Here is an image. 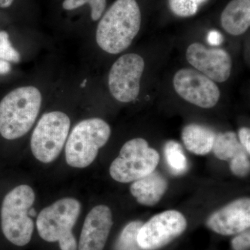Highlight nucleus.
Masks as SVG:
<instances>
[{"label": "nucleus", "instance_id": "nucleus-1", "mask_svg": "<svg viewBox=\"0 0 250 250\" xmlns=\"http://www.w3.org/2000/svg\"><path fill=\"white\" fill-rule=\"evenodd\" d=\"M141 13L136 0H116L100 20L96 30L97 43L108 54L127 49L139 32Z\"/></svg>", "mask_w": 250, "mask_h": 250}, {"label": "nucleus", "instance_id": "nucleus-2", "mask_svg": "<svg viewBox=\"0 0 250 250\" xmlns=\"http://www.w3.org/2000/svg\"><path fill=\"white\" fill-rule=\"evenodd\" d=\"M42 95L34 86H23L10 92L0 102V134L7 140L27 134L39 116Z\"/></svg>", "mask_w": 250, "mask_h": 250}, {"label": "nucleus", "instance_id": "nucleus-3", "mask_svg": "<svg viewBox=\"0 0 250 250\" xmlns=\"http://www.w3.org/2000/svg\"><path fill=\"white\" fill-rule=\"evenodd\" d=\"M81 209L80 201L73 197H64L44 208L36 222L41 239L47 243H58L60 250H78L73 229Z\"/></svg>", "mask_w": 250, "mask_h": 250}, {"label": "nucleus", "instance_id": "nucleus-4", "mask_svg": "<svg viewBox=\"0 0 250 250\" xmlns=\"http://www.w3.org/2000/svg\"><path fill=\"white\" fill-rule=\"evenodd\" d=\"M35 200V192L27 184L14 188L3 200L0 213L1 231L14 246H26L31 241L34 223L29 211Z\"/></svg>", "mask_w": 250, "mask_h": 250}, {"label": "nucleus", "instance_id": "nucleus-5", "mask_svg": "<svg viewBox=\"0 0 250 250\" xmlns=\"http://www.w3.org/2000/svg\"><path fill=\"white\" fill-rule=\"evenodd\" d=\"M111 134L109 125L101 118H88L77 123L65 143L67 165L75 168H85L93 164Z\"/></svg>", "mask_w": 250, "mask_h": 250}, {"label": "nucleus", "instance_id": "nucleus-6", "mask_svg": "<svg viewBox=\"0 0 250 250\" xmlns=\"http://www.w3.org/2000/svg\"><path fill=\"white\" fill-rule=\"evenodd\" d=\"M160 161L156 149L142 138L125 143L119 155L110 166L111 178L120 183L134 182L155 171Z\"/></svg>", "mask_w": 250, "mask_h": 250}, {"label": "nucleus", "instance_id": "nucleus-7", "mask_svg": "<svg viewBox=\"0 0 250 250\" xmlns=\"http://www.w3.org/2000/svg\"><path fill=\"white\" fill-rule=\"evenodd\" d=\"M70 125V118L63 112L42 115L31 136V149L34 157L43 164L55 161L66 143Z\"/></svg>", "mask_w": 250, "mask_h": 250}, {"label": "nucleus", "instance_id": "nucleus-8", "mask_svg": "<svg viewBox=\"0 0 250 250\" xmlns=\"http://www.w3.org/2000/svg\"><path fill=\"white\" fill-rule=\"evenodd\" d=\"M187 218L181 212L168 210L143 223L137 235L142 250H159L177 239L187 230Z\"/></svg>", "mask_w": 250, "mask_h": 250}, {"label": "nucleus", "instance_id": "nucleus-9", "mask_svg": "<svg viewBox=\"0 0 250 250\" xmlns=\"http://www.w3.org/2000/svg\"><path fill=\"white\" fill-rule=\"evenodd\" d=\"M144 60L136 54L122 56L112 65L108 75L110 93L118 101L128 103L139 96Z\"/></svg>", "mask_w": 250, "mask_h": 250}, {"label": "nucleus", "instance_id": "nucleus-10", "mask_svg": "<svg viewBox=\"0 0 250 250\" xmlns=\"http://www.w3.org/2000/svg\"><path fill=\"white\" fill-rule=\"evenodd\" d=\"M173 86L181 98L199 107H214L220 100L216 83L195 69L178 70L174 76Z\"/></svg>", "mask_w": 250, "mask_h": 250}, {"label": "nucleus", "instance_id": "nucleus-11", "mask_svg": "<svg viewBox=\"0 0 250 250\" xmlns=\"http://www.w3.org/2000/svg\"><path fill=\"white\" fill-rule=\"evenodd\" d=\"M186 57L195 70L214 82L223 83L231 75L232 60L223 49L207 48L200 42H194L188 47Z\"/></svg>", "mask_w": 250, "mask_h": 250}, {"label": "nucleus", "instance_id": "nucleus-12", "mask_svg": "<svg viewBox=\"0 0 250 250\" xmlns=\"http://www.w3.org/2000/svg\"><path fill=\"white\" fill-rule=\"evenodd\" d=\"M207 228L221 236H235L250 227V199L241 197L230 202L207 218Z\"/></svg>", "mask_w": 250, "mask_h": 250}, {"label": "nucleus", "instance_id": "nucleus-13", "mask_svg": "<svg viewBox=\"0 0 250 250\" xmlns=\"http://www.w3.org/2000/svg\"><path fill=\"white\" fill-rule=\"evenodd\" d=\"M113 225L111 208L93 207L85 217L78 241V250H104Z\"/></svg>", "mask_w": 250, "mask_h": 250}, {"label": "nucleus", "instance_id": "nucleus-14", "mask_svg": "<svg viewBox=\"0 0 250 250\" xmlns=\"http://www.w3.org/2000/svg\"><path fill=\"white\" fill-rule=\"evenodd\" d=\"M212 151L218 159L229 163L230 170L234 175L245 177L249 174L250 154L239 142L236 133L226 131L216 134Z\"/></svg>", "mask_w": 250, "mask_h": 250}, {"label": "nucleus", "instance_id": "nucleus-15", "mask_svg": "<svg viewBox=\"0 0 250 250\" xmlns=\"http://www.w3.org/2000/svg\"><path fill=\"white\" fill-rule=\"evenodd\" d=\"M167 188V179L159 172L154 171L133 182L130 192L140 205L153 207L160 202Z\"/></svg>", "mask_w": 250, "mask_h": 250}, {"label": "nucleus", "instance_id": "nucleus-16", "mask_svg": "<svg viewBox=\"0 0 250 250\" xmlns=\"http://www.w3.org/2000/svg\"><path fill=\"white\" fill-rule=\"evenodd\" d=\"M222 27L230 35H242L250 26V0H231L220 17Z\"/></svg>", "mask_w": 250, "mask_h": 250}, {"label": "nucleus", "instance_id": "nucleus-17", "mask_svg": "<svg viewBox=\"0 0 250 250\" xmlns=\"http://www.w3.org/2000/svg\"><path fill=\"white\" fill-rule=\"evenodd\" d=\"M216 134L204 125L192 123L182 130V139L189 152L196 155H207L213 150Z\"/></svg>", "mask_w": 250, "mask_h": 250}, {"label": "nucleus", "instance_id": "nucleus-18", "mask_svg": "<svg viewBox=\"0 0 250 250\" xmlns=\"http://www.w3.org/2000/svg\"><path fill=\"white\" fill-rule=\"evenodd\" d=\"M164 154L171 172L176 175L185 173L188 168V162L183 147L177 141H169L164 147Z\"/></svg>", "mask_w": 250, "mask_h": 250}, {"label": "nucleus", "instance_id": "nucleus-19", "mask_svg": "<svg viewBox=\"0 0 250 250\" xmlns=\"http://www.w3.org/2000/svg\"><path fill=\"white\" fill-rule=\"evenodd\" d=\"M143 223L134 220L126 224L115 243L114 250H142L137 241V235Z\"/></svg>", "mask_w": 250, "mask_h": 250}, {"label": "nucleus", "instance_id": "nucleus-20", "mask_svg": "<svg viewBox=\"0 0 250 250\" xmlns=\"http://www.w3.org/2000/svg\"><path fill=\"white\" fill-rule=\"evenodd\" d=\"M208 0H168L169 8L175 16L188 18L195 16L200 6Z\"/></svg>", "mask_w": 250, "mask_h": 250}, {"label": "nucleus", "instance_id": "nucleus-21", "mask_svg": "<svg viewBox=\"0 0 250 250\" xmlns=\"http://www.w3.org/2000/svg\"><path fill=\"white\" fill-rule=\"evenodd\" d=\"M85 4L90 5L92 19L97 21L103 16L106 8V0H65L62 2V8L70 11L80 8Z\"/></svg>", "mask_w": 250, "mask_h": 250}, {"label": "nucleus", "instance_id": "nucleus-22", "mask_svg": "<svg viewBox=\"0 0 250 250\" xmlns=\"http://www.w3.org/2000/svg\"><path fill=\"white\" fill-rule=\"evenodd\" d=\"M0 59L14 62L21 61V54L11 45L9 34L4 31H0Z\"/></svg>", "mask_w": 250, "mask_h": 250}, {"label": "nucleus", "instance_id": "nucleus-23", "mask_svg": "<svg viewBox=\"0 0 250 250\" xmlns=\"http://www.w3.org/2000/svg\"><path fill=\"white\" fill-rule=\"evenodd\" d=\"M233 250H249L250 248V230L235 235L231 241Z\"/></svg>", "mask_w": 250, "mask_h": 250}, {"label": "nucleus", "instance_id": "nucleus-24", "mask_svg": "<svg viewBox=\"0 0 250 250\" xmlns=\"http://www.w3.org/2000/svg\"><path fill=\"white\" fill-rule=\"evenodd\" d=\"M238 138L243 147L250 154V129L248 127H242L238 131Z\"/></svg>", "mask_w": 250, "mask_h": 250}, {"label": "nucleus", "instance_id": "nucleus-25", "mask_svg": "<svg viewBox=\"0 0 250 250\" xmlns=\"http://www.w3.org/2000/svg\"><path fill=\"white\" fill-rule=\"evenodd\" d=\"M11 67L9 62L0 59V75H6L11 71Z\"/></svg>", "mask_w": 250, "mask_h": 250}, {"label": "nucleus", "instance_id": "nucleus-26", "mask_svg": "<svg viewBox=\"0 0 250 250\" xmlns=\"http://www.w3.org/2000/svg\"><path fill=\"white\" fill-rule=\"evenodd\" d=\"M220 39H221V36L217 31H211L210 32L209 36H208V41H209L211 44L219 43L220 42Z\"/></svg>", "mask_w": 250, "mask_h": 250}, {"label": "nucleus", "instance_id": "nucleus-27", "mask_svg": "<svg viewBox=\"0 0 250 250\" xmlns=\"http://www.w3.org/2000/svg\"><path fill=\"white\" fill-rule=\"evenodd\" d=\"M13 2H14V0H0V7H9L13 4Z\"/></svg>", "mask_w": 250, "mask_h": 250}, {"label": "nucleus", "instance_id": "nucleus-28", "mask_svg": "<svg viewBox=\"0 0 250 250\" xmlns=\"http://www.w3.org/2000/svg\"><path fill=\"white\" fill-rule=\"evenodd\" d=\"M29 214L30 215L31 217H35L36 216V210L34 209V208H33V207H31L30 209H29Z\"/></svg>", "mask_w": 250, "mask_h": 250}]
</instances>
